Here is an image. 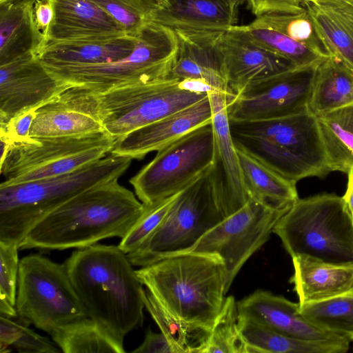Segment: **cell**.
<instances>
[{"label":"cell","instance_id":"cell-7","mask_svg":"<svg viewBox=\"0 0 353 353\" xmlns=\"http://www.w3.org/2000/svg\"><path fill=\"white\" fill-rule=\"evenodd\" d=\"M178 47L174 30L151 21L137 34L133 52L123 59L92 65L45 67L60 82L101 93L127 85L170 78Z\"/></svg>","mask_w":353,"mask_h":353},{"label":"cell","instance_id":"cell-19","mask_svg":"<svg viewBox=\"0 0 353 353\" xmlns=\"http://www.w3.org/2000/svg\"><path fill=\"white\" fill-rule=\"evenodd\" d=\"M208 94L197 102L115 140L110 153L141 159L192 130L212 122Z\"/></svg>","mask_w":353,"mask_h":353},{"label":"cell","instance_id":"cell-27","mask_svg":"<svg viewBox=\"0 0 353 353\" xmlns=\"http://www.w3.org/2000/svg\"><path fill=\"white\" fill-rule=\"evenodd\" d=\"M247 353H345L350 342L294 338L250 320L239 318Z\"/></svg>","mask_w":353,"mask_h":353},{"label":"cell","instance_id":"cell-25","mask_svg":"<svg viewBox=\"0 0 353 353\" xmlns=\"http://www.w3.org/2000/svg\"><path fill=\"white\" fill-rule=\"evenodd\" d=\"M152 21L175 29L226 31L237 23L227 0H165Z\"/></svg>","mask_w":353,"mask_h":353},{"label":"cell","instance_id":"cell-38","mask_svg":"<svg viewBox=\"0 0 353 353\" xmlns=\"http://www.w3.org/2000/svg\"><path fill=\"white\" fill-rule=\"evenodd\" d=\"M105 12L127 34L137 37L152 21L154 0H90Z\"/></svg>","mask_w":353,"mask_h":353},{"label":"cell","instance_id":"cell-5","mask_svg":"<svg viewBox=\"0 0 353 353\" xmlns=\"http://www.w3.org/2000/svg\"><path fill=\"white\" fill-rule=\"evenodd\" d=\"M132 159L108 154L73 171L17 185L0 184V241L19 245L49 214L79 194L118 179Z\"/></svg>","mask_w":353,"mask_h":353},{"label":"cell","instance_id":"cell-48","mask_svg":"<svg viewBox=\"0 0 353 353\" xmlns=\"http://www.w3.org/2000/svg\"><path fill=\"white\" fill-rule=\"evenodd\" d=\"M233 11L238 13L239 6L248 2V0H227Z\"/></svg>","mask_w":353,"mask_h":353},{"label":"cell","instance_id":"cell-13","mask_svg":"<svg viewBox=\"0 0 353 353\" xmlns=\"http://www.w3.org/2000/svg\"><path fill=\"white\" fill-rule=\"evenodd\" d=\"M289 208L274 209L249 198L243 207L183 253L219 256L225 269L228 292L243 265L269 239L275 224Z\"/></svg>","mask_w":353,"mask_h":353},{"label":"cell","instance_id":"cell-35","mask_svg":"<svg viewBox=\"0 0 353 353\" xmlns=\"http://www.w3.org/2000/svg\"><path fill=\"white\" fill-rule=\"evenodd\" d=\"M299 307L301 313L316 326L353 342V292Z\"/></svg>","mask_w":353,"mask_h":353},{"label":"cell","instance_id":"cell-8","mask_svg":"<svg viewBox=\"0 0 353 353\" xmlns=\"http://www.w3.org/2000/svg\"><path fill=\"white\" fill-rule=\"evenodd\" d=\"M115 139L105 131L75 137H30L1 156L4 185L63 174L109 154Z\"/></svg>","mask_w":353,"mask_h":353},{"label":"cell","instance_id":"cell-23","mask_svg":"<svg viewBox=\"0 0 353 353\" xmlns=\"http://www.w3.org/2000/svg\"><path fill=\"white\" fill-rule=\"evenodd\" d=\"M292 259L290 282L299 305L353 292V262L331 263L304 255Z\"/></svg>","mask_w":353,"mask_h":353},{"label":"cell","instance_id":"cell-44","mask_svg":"<svg viewBox=\"0 0 353 353\" xmlns=\"http://www.w3.org/2000/svg\"><path fill=\"white\" fill-rule=\"evenodd\" d=\"M34 16L39 30L45 35L53 19V9L47 0H36Z\"/></svg>","mask_w":353,"mask_h":353},{"label":"cell","instance_id":"cell-18","mask_svg":"<svg viewBox=\"0 0 353 353\" xmlns=\"http://www.w3.org/2000/svg\"><path fill=\"white\" fill-rule=\"evenodd\" d=\"M228 88L236 96L251 83L296 68L289 60L255 43L235 26L217 40Z\"/></svg>","mask_w":353,"mask_h":353},{"label":"cell","instance_id":"cell-47","mask_svg":"<svg viewBox=\"0 0 353 353\" xmlns=\"http://www.w3.org/2000/svg\"><path fill=\"white\" fill-rule=\"evenodd\" d=\"M348 181L343 199L347 205L353 219V172L347 174Z\"/></svg>","mask_w":353,"mask_h":353},{"label":"cell","instance_id":"cell-1","mask_svg":"<svg viewBox=\"0 0 353 353\" xmlns=\"http://www.w3.org/2000/svg\"><path fill=\"white\" fill-rule=\"evenodd\" d=\"M64 265L87 316L123 344L142 325L145 307V289L127 254L97 243L77 249Z\"/></svg>","mask_w":353,"mask_h":353},{"label":"cell","instance_id":"cell-43","mask_svg":"<svg viewBox=\"0 0 353 353\" xmlns=\"http://www.w3.org/2000/svg\"><path fill=\"white\" fill-rule=\"evenodd\" d=\"M303 0H248V8L256 17L272 12L290 10L303 5Z\"/></svg>","mask_w":353,"mask_h":353},{"label":"cell","instance_id":"cell-24","mask_svg":"<svg viewBox=\"0 0 353 353\" xmlns=\"http://www.w3.org/2000/svg\"><path fill=\"white\" fill-rule=\"evenodd\" d=\"M137 37L129 34L105 39L48 41L36 57L46 67L98 64L123 59L135 48Z\"/></svg>","mask_w":353,"mask_h":353},{"label":"cell","instance_id":"cell-9","mask_svg":"<svg viewBox=\"0 0 353 353\" xmlns=\"http://www.w3.org/2000/svg\"><path fill=\"white\" fill-rule=\"evenodd\" d=\"M15 307L19 322L50 334L58 327L88 316L64 263L38 254L19 261Z\"/></svg>","mask_w":353,"mask_h":353},{"label":"cell","instance_id":"cell-49","mask_svg":"<svg viewBox=\"0 0 353 353\" xmlns=\"http://www.w3.org/2000/svg\"><path fill=\"white\" fill-rule=\"evenodd\" d=\"M15 0H0V5L1 4H6L12 1H14Z\"/></svg>","mask_w":353,"mask_h":353},{"label":"cell","instance_id":"cell-30","mask_svg":"<svg viewBox=\"0 0 353 353\" xmlns=\"http://www.w3.org/2000/svg\"><path fill=\"white\" fill-rule=\"evenodd\" d=\"M316 119L330 172H353V103Z\"/></svg>","mask_w":353,"mask_h":353},{"label":"cell","instance_id":"cell-37","mask_svg":"<svg viewBox=\"0 0 353 353\" xmlns=\"http://www.w3.org/2000/svg\"><path fill=\"white\" fill-rule=\"evenodd\" d=\"M214 352L247 353L239 325L237 302L233 296L225 297L203 351V353Z\"/></svg>","mask_w":353,"mask_h":353},{"label":"cell","instance_id":"cell-17","mask_svg":"<svg viewBox=\"0 0 353 353\" xmlns=\"http://www.w3.org/2000/svg\"><path fill=\"white\" fill-rule=\"evenodd\" d=\"M68 86L54 79L34 54L0 65V125L37 109Z\"/></svg>","mask_w":353,"mask_h":353},{"label":"cell","instance_id":"cell-16","mask_svg":"<svg viewBox=\"0 0 353 353\" xmlns=\"http://www.w3.org/2000/svg\"><path fill=\"white\" fill-rule=\"evenodd\" d=\"M214 132V152L208 175L213 191L227 216L248 201L244 188L239 157L229 124L228 97L221 92H209Z\"/></svg>","mask_w":353,"mask_h":353},{"label":"cell","instance_id":"cell-15","mask_svg":"<svg viewBox=\"0 0 353 353\" xmlns=\"http://www.w3.org/2000/svg\"><path fill=\"white\" fill-rule=\"evenodd\" d=\"M104 131L97 93L68 85L35 110L30 136L75 137Z\"/></svg>","mask_w":353,"mask_h":353},{"label":"cell","instance_id":"cell-51","mask_svg":"<svg viewBox=\"0 0 353 353\" xmlns=\"http://www.w3.org/2000/svg\"><path fill=\"white\" fill-rule=\"evenodd\" d=\"M154 1H157L159 4H161L165 1V0H154Z\"/></svg>","mask_w":353,"mask_h":353},{"label":"cell","instance_id":"cell-6","mask_svg":"<svg viewBox=\"0 0 353 353\" xmlns=\"http://www.w3.org/2000/svg\"><path fill=\"white\" fill-rule=\"evenodd\" d=\"M273 233L291 257L353 262V219L343 197L334 193L298 198L278 220Z\"/></svg>","mask_w":353,"mask_h":353},{"label":"cell","instance_id":"cell-31","mask_svg":"<svg viewBox=\"0 0 353 353\" xmlns=\"http://www.w3.org/2000/svg\"><path fill=\"white\" fill-rule=\"evenodd\" d=\"M50 335L57 347L65 353L125 352L123 343L88 316L58 327Z\"/></svg>","mask_w":353,"mask_h":353},{"label":"cell","instance_id":"cell-22","mask_svg":"<svg viewBox=\"0 0 353 353\" xmlns=\"http://www.w3.org/2000/svg\"><path fill=\"white\" fill-rule=\"evenodd\" d=\"M47 1L52 7L53 19L45 34V43L105 39L127 34L111 17L90 0Z\"/></svg>","mask_w":353,"mask_h":353},{"label":"cell","instance_id":"cell-21","mask_svg":"<svg viewBox=\"0 0 353 353\" xmlns=\"http://www.w3.org/2000/svg\"><path fill=\"white\" fill-rule=\"evenodd\" d=\"M178 39L177 57L170 77L179 81L200 79L228 97L229 103L236 96L228 88L217 40L225 31L192 29L174 30Z\"/></svg>","mask_w":353,"mask_h":353},{"label":"cell","instance_id":"cell-11","mask_svg":"<svg viewBox=\"0 0 353 353\" xmlns=\"http://www.w3.org/2000/svg\"><path fill=\"white\" fill-rule=\"evenodd\" d=\"M213 152L211 122L157 151L130 183L143 205H152L182 191L205 174L212 165Z\"/></svg>","mask_w":353,"mask_h":353},{"label":"cell","instance_id":"cell-4","mask_svg":"<svg viewBox=\"0 0 353 353\" xmlns=\"http://www.w3.org/2000/svg\"><path fill=\"white\" fill-rule=\"evenodd\" d=\"M136 271L143 285L172 314L212 328L228 292L225 269L219 256L172 254Z\"/></svg>","mask_w":353,"mask_h":353},{"label":"cell","instance_id":"cell-20","mask_svg":"<svg viewBox=\"0 0 353 353\" xmlns=\"http://www.w3.org/2000/svg\"><path fill=\"white\" fill-rule=\"evenodd\" d=\"M237 310L240 319L250 320L294 338L317 341H350L309 321L301 313L299 303L269 291H254L237 302Z\"/></svg>","mask_w":353,"mask_h":353},{"label":"cell","instance_id":"cell-10","mask_svg":"<svg viewBox=\"0 0 353 353\" xmlns=\"http://www.w3.org/2000/svg\"><path fill=\"white\" fill-rule=\"evenodd\" d=\"M208 170L179 193L153 234L137 250L127 254L134 266L143 267L186 252L228 217L216 198Z\"/></svg>","mask_w":353,"mask_h":353},{"label":"cell","instance_id":"cell-28","mask_svg":"<svg viewBox=\"0 0 353 353\" xmlns=\"http://www.w3.org/2000/svg\"><path fill=\"white\" fill-rule=\"evenodd\" d=\"M236 150L244 188L249 198L274 209L287 208L299 198L296 183L245 152Z\"/></svg>","mask_w":353,"mask_h":353},{"label":"cell","instance_id":"cell-12","mask_svg":"<svg viewBox=\"0 0 353 353\" xmlns=\"http://www.w3.org/2000/svg\"><path fill=\"white\" fill-rule=\"evenodd\" d=\"M179 81L170 77L97 92L105 132L116 140L208 95L181 89Z\"/></svg>","mask_w":353,"mask_h":353},{"label":"cell","instance_id":"cell-36","mask_svg":"<svg viewBox=\"0 0 353 353\" xmlns=\"http://www.w3.org/2000/svg\"><path fill=\"white\" fill-rule=\"evenodd\" d=\"M234 26L255 43L289 60L296 68L316 64L327 58L277 31L250 24Z\"/></svg>","mask_w":353,"mask_h":353},{"label":"cell","instance_id":"cell-45","mask_svg":"<svg viewBox=\"0 0 353 353\" xmlns=\"http://www.w3.org/2000/svg\"><path fill=\"white\" fill-rule=\"evenodd\" d=\"M315 3L330 9L353 22V0H327Z\"/></svg>","mask_w":353,"mask_h":353},{"label":"cell","instance_id":"cell-2","mask_svg":"<svg viewBox=\"0 0 353 353\" xmlns=\"http://www.w3.org/2000/svg\"><path fill=\"white\" fill-rule=\"evenodd\" d=\"M145 211L134 194L114 179L75 196L35 225L19 249L82 248L123 239Z\"/></svg>","mask_w":353,"mask_h":353},{"label":"cell","instance_id":"cell-50","mask_svg":"<svg viewBox=\"0 0 353 353\" xmlns=\"http://www.w3.org/2000/svg\"><path fill=\"white\" fill-rule=\"evenodd\" d=\"M305 1H311V2H314V3H319V2H321V1H327V0H305Z\"/></svg>","mask_w":353,"mask_h":353},{"label":"cell","instance_id":"cell-39","mask_svg":"<svg viewBox=\"0 0 353 353\" xmlns=\"http://www.w3.org/2000/svg\"><path fill=\"white\" fill-rule=\"evenodd\" d=\"M57 345L21 322L0 316V353L14 347L20 353L59 352Z\"/></svg>","mask_w":353,"mask_h":353},{"label":"cell","instance_id":"cell-40","mask_svg":"<svg viewBox=\"0 0 353 353\" xmlns=\"http://www.w3.org/2000/svg\"><path fill=\"white\" fill-rule=\"evenodd\" d=\"M179 192L152 205H144L143 214L121 239L119 248L127 254L137 250L161 224Z\"/></svg>","mask_w":353,"mask_h":353},{"label":"cell","instance_id":"cell-46","mask_svg":"<svg viewBox=\"0 0 353 353\" xmlns=\"http://www.w3.org/2000/svg\"><path fill=\"white\" fill-rule=\"evenodd\" d=\"M179 85L181 89L200 94H208L211 92H218L210 84L200 79H183L179 81Z\"/></svg>","mask_w":353,"mask_h":353},{"label":"cell","instance_id":"cell-14","mask_svg":"<svg viewBox=\"0 0 353 353\" xmlns=\"http://www.w3.org/2000/svg\"><path fill=\"white\" fill-rule=\"evenodd\" d=\"M320 63L294 68L250 84L228 103L229 119H271L309 110L314 78Z\"/></svg>","mask_w":353,"mask_h":353},{"label":"cell","instance_id":"cell-3","mask_svg":"<svg viewBox=\"0 0 353 353\" xmlns=\"http://www.w3.org/2000/svg\"><path fill=\"white\" fill-rule=\"evenodd\" d=\"M235 147L296 184L330 172L316 117L309 110L284 117L230 120Z\"/></svg>","mask_w":353,"mask_h":353},{"label":"cell","instance_id":"cell-26","mask_svg":"<svg viewBox=\"0 0 353 353\" xmlns=\"http://www.w3.org/2000/svg\"><path fill=\"white\" fill-rule=\"evenodd\" d=\"M36 0L0 5V65L28 54L37 55L45 43L34 16Z\"/></svg>","mask_w":353,"mask_h":353},{"label":"cell","instance_id":"cell-29","mask_svg":"<svg viewBox=\"0 0 353 353\" xmlns=\"http://www.w3.org/2000/svg\"><path fill=\"white\" fill-rule=\"evenodd\" d=\"M353 103V72L329 57L317 66L308 110L318 117Z\"/></svg>","mask_w":353,"mask_h":353},{"label":"cell","instance_id":"cell-33","mask_svg":"<svg viewBox=\"0 0 353 353\" xmlns=\"http://www.w3.org/2000/svg\"><path fill=\"white\" fill-rule=\"evenodd\" d=\"M249 24L277 31L323 57H330L310 13L303 3L296 8L263 14L256 17Z\"/></svg>","mask_w":353,"mask_h":353},{"label":"cell","instance_id":"cell-34","mask_svg":"<svg viewBox=\"0 0 353 353\" xmlns=\"http://www.w3.org/2000/svg\"><path fill=\"white\" fill-rule=\"evenodd\" d=\"M303 3L310 13L330 57L353 72V22L315 3L303 0Z\"/></svg>","mask_w":353,"mask_h":353},{"label":"cell","instance_id":"cell-41","mask_svg":"<svg viewBox=\"0 0 353 353\" xmlns=\"http://www.w3.org/2000/svg\"><path fill=\"white\" fill-rule=\"evenodd\" d=\"M19 245L0 241V314H16V298L19 268Z\"/></svg>","mask_w":353,"mask_h":353},{"label":"cell","instance_id":"cell-42","mask_svg":"<svg viewBox=\"0 0 353 353\" xmlns=\"http://www.w3.org/2000/svg\"><path fill=\"white\" fill-rule=\"evenodd\" d=\"M134 353H176L168 338L162 333H156L150 328L147 330L143 343Z\"/></svg>","mask_w":353,"mask_h":353},{"label":"cell","instance_id":"cell-32","mask_svg":"<svg viewBox=\"0 0 353 353\" xmlns=\"http://www.w3.org/2000/svg\"><path fill=\"white\" fill-rule=\"evenodd\" d=\"M144 304L176 353H203L210 335V328L172 314L147 288L145 289Z\"/></svg>","mask_w":353,"mask_h":353}]
</instances>
